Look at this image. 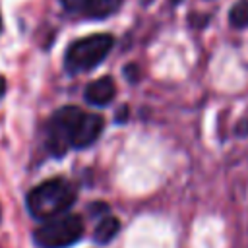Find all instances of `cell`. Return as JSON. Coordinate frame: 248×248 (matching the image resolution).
Returning a JSON list of instances; mask_svg holds the SVG:
<instances>
[{
    "mask_svg": "<svg viewBox=\"0 0 248 248\" xmlns=\"http://www.w3.org/2000/svg\"><path fill=\"white\" fill-rule=\"evenodd\" d=\"M112 43L114 39L108 33H97V35H89L74 41L68 46L64 56L66 70L72 74H78V72H87L95 68L107 58L108 50L112 48Z\"/></svg>",
    "mask_w": 248,
    "mask_h": 248,
    "instance_id": "7a4b0ae2",
    "label": "cell"
},
{
    "mask_svg": "<svg viewBox=\"0 0 248 248\" xmlns=\"http://www.w3.org/2000/svg\"><path fill=\"white\" fill-rule=\"evenodd\" d=\"M118 231H120V221H118L116 217H112V215H107V217H103V219L99 221V225L95 227L93 238H95V242H99V244H107V242H110V240L116 236Z\"/></svg>",
    "mask_w": 248,
    "mask_h": 248,
    "instance_id": "52a82bcc",
    "label": "cell"
},
{
    "mask_svg": "<svg viewBox=\"0 0 248 248\" xmlns=\"http://www.w3.org/2000/svg\"><path fill=\"white\" fill-rule=\"evenodd\" d=\"M103 126H105V120L99 116V114H87V112H81L78 124H76V130H74V136H72V147H87L91 145L103 132Z\"/></svg>",
    "mask_w": 248,
    "mask_h": 248,
    "instance_id": "5b68a950",
    "label": "cell"
},
{
    "mask_svg": "<svg viewBox=\"0 0 248 248\" xmlns=\"http://www.w3.org/2000/svg\"><path fill=\"white\" fill-rule=\"evenodd\" d=\"M116 95V85L112 78H99L95 81H91L85 87V101L91 105H108Z\"/></svg>",
    "mask_w": 248,
    "mask_h": 248,
    "instance_id": "8992f818",
    "label": "cell"
},
{
    "mask_svg": "<svg viewBox=\"0 0 248 248\" xmlns=\"http://www.w3.org/2000/svg\"><path fill=\"white\" fill-rule=\"evenodd\" d=\"M120 4H122V0H91L83 14L89 17H95V19H103V17L114 14L120 8Z\"/></svg>",
    "mask_w": 248,
    "mask_h": 248,
    "instance_id": "ba28073f",
    "label": "cell"
},
{
    "mask_svg": "<svg viewBox=\"0 0 248 248\" xmlns=\"http://www.w3.org/2000/svg\"><path fill=\"white\" fill-rule=\"evenodd\" d=\"M124 74H126V78H128L130 81H136V79H138V68H136L134 64H128V66L124 68Z\"/></svg>",
    "mask_w": 248,
    "mask_h": 248,
    "instance_id": "8fae6325",
    "label": "cell"
},
{
    "mask_svg": "<svg viewBox=\"0 0 248 248\" xmlns=\"http://www.w3.org/2000/svg\"><path fill=\"white\" fill-rule=\"evenodd\" d=\"M91 0H62V6L68 12H85V8L89 6Z\"/></svg>",
    "mask_w": 248,
    "mask_h": 248,
    "instance_id": "30bf717a",
    "label": "cell"
},
{
    "mask_svg": "<svg viewBox=\"0 0 248 248\" xmlns=\"http://www.w3.org/2000/svg\"><path fill=\"white\" fill-rule=\"evenodd\" d=\"M83 236V221L79 215H58L48 219L35 231V240L43 248H66Z\"/></svg>",
    "mask_w": 248,
    "mask_h": 248,
    "instance_id": "3957f363",
    "label": "cell"
},
{
    "mask_svg": "<svg viewBox=\"0 0 248 248\" xmlns=\"http://www.w3.org/2000/svg\"><path fill=\"white\" fill-rule=\"evenodd\" d=\"M229 21L232 27H246L248 25V0H238L231 8Z\"/></svg>",
    "mask_w": 248,
    "mask_h": 248,
    "instance_id": "9c48e42d",
    "label": "cell"
},
{
    "mask_svg": "<svg viewBox=\"0 0 248 248\" xmlns=\"http://www.w3.org/2000/svg\"><path fill=\"white\" fill-rule=\"evenodd\" d=\"M182 0H170V4H180Z\"/></svg>",
    "mask_w": 248,
    "mask_h": 248,
    "instance_id": "7c38bea8",
    "label": "cell"
},
{
    "mask_svg": "<svg viewBox=\"0 0 248 248\" xmlns=\"http://www.w3.org/2000/svg\"><path fill=\"white\" fill-rule=\"evenodd\" d=\"M74 188L62 178H52L35 186L27 194V209L33 217L48 221L62 215L74 203Z\"/></svg>",
    "mask_w": 248,
    "mask_h": 248,
    "instance_id": "6da1fadb",
    "label": "cell"
},
{
    "mask_svg": "<svg viewBox=\"0 0 248 248\" xmlns=\"http://www.w3.org/2000/svg\"><path fill=\"white\" fill-rule=\"evenodd\" d=\"M0 27H2V19H0Z\"/></svg>",
    "mask_w": 248,
    "mask_h": 248,
    "instance_id": "4fadbf2b",
    "label": "cell"
},
{
    "mask_svg": "<svg viewBox=\"0 0 248 248\" xmlns=\"http://www.w3.org/2000/svg\"><path fill=\"white\" fill-rule=\"evenodd\" d=\"M81 112L83 110L78 107H62L52 114L46 126V145L56 157L64 155L72 147V136Z\"/></svg>",
    "mask_w": 248,
    "mask_h": 248,
    "instance_id": "277c9868",
    "label": "cell"
}]
</instances>
